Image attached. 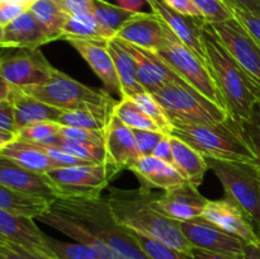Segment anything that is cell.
I'll use <instances>...</instances> for the list:
<instances>
[{"instance_id":"cell-1","label":"cell","mask_w":260,"mask_h":259,"mask_svg":"<svg viewBox=\"0 0 260 259\" xmlns=\"http://www.w3.org/2000/svg\"><path fill=\"white\" fill-rule=\"evenodd\" d=\"M155 192L112 187L107 197L116 220L127 230L167 244L189 256L193 246L183 234L179 221L168 217L154 205Z\"/></svg>"},{"instance_id":"cell-2","label":"cell","mask_w":260,"mask_h":259,"mask_svg":"<svg viewBox=\"0 0 260 259\" xmlns=\"http://www.w3.org/2000/svg\"><path fill=\"white\" fill-rule=\"evenodd\" d=\"M203 42L208 68L222 96L226 111L238 123L248 121L259 103V89L223 47L208 22H206L203 29Z\"/></svg>"},{"instance_id":"cell-3","label":"cell","mask_w":260,"mask_h":259,"mask_svg":"<svg viewBox=\"0 0 260 259\" xmlns=\"http://www.w3.org/2000/svg\"><path fill=\"white\" fill-rule=\"evenodd\" d=\"M52 203L81 221L94 235L124 259H151L142 250L131 231L116 220L107 198L102 196L58 197Z\"/></svg>"},{"instance_id":"cell-4","label":"cell","mask_w":260,"mask_h":259,"mask_svg":"<svg viewBox=\"0 0 260 259\" xmlns=\"http://www.w3.org/2000/svg\"><path fill=\"white\" fill-rule=\"evenodd\" d=\"M172 136L178 137L206 159L256 164V157L241 124L229 118L216 124H184L174 122Z\"/></svg>"},{"instance_id":"cell-5","label":"cell","mask_w":260,"mask_h":259,"mask_svg":"<svg viewBox=\"0 0 260 259\" xmlns=\"http://www.w3.org/2000/svg\"><path fill=\"white\" fill-rule=\"evenodd\" d=\"M23 90L38 101L62 111H88L106 118H111L114 107L118 103L108 91L90 88L57 69L45 84Z\"/></svg>"},{"instance_id":"cell-6","label":"cell","mask_w":260,"mask_h":259,"mask_svg":"<svg viewBox=\"0 0 260 259\" xmlns=\"http://www.w3.org/2000/svg\"><path fill=\"white\" fill-rule=\"evenodd\" d=\"M152 95L172 122L184 124H216L230 118L223 107L210 101L188 83H173Z\"/></svg>"},{"instance_id":"cell-7","label":"cell","mask_w":260,"mask_h":259,"mask_svg":"<svg viewBox=\"0 0 260 259\" xmlns=\"http://www.w3.org/2000/svg\"><path fill=\"white\" fill-rule=\"evenodd\" d=\"M220 179L225 197L235 202L251 220L260 236V169L258 164L207 159Z\"/></svg>"},{"instance_id":"cell-8","label":"cell","mask_w":260,"mask_h":259,"mask_svg":"<svg viewBox=\"0 0 260 259\" xmlns=\"http://www.w3.org/2000/svg\"><path fill=\"white\" fill-rule=\"evenodd\" d=\"M124 170L114 163L60 167L48 172L58 197H101L102 190Z\"/></svg>"},{"instance_id":"cell-9","label":"cell","mask_w":260,"mask_h":259,"mask_svg":"<svg viewBox=\"0 0 260 259\" xmlns=\"http://www.w3.org/2000/svg\"><path fill=\"white\" fill-rule=\"evenodd\" d=\"M155 53L162 61H165L185 83L207 96L210 101L225 108V103L213 80L210 68L184 43L180 42L179 38L172 30L169 29L164 45Z\"/></svg>"},{"instance_id":"cell-10","label":"cell","mask_w":260,"mask_h":259,"mask_svg":"<svg viewBox=\"0 0 260 259\" xmlns=\"http://www.w3.org/2000/svg\"><path fill=\"white\" fill-rule=\"evenodd\" d=\"M0 71L10 85L25 89L50 80L55 68L40 48L3 47L0 48Z\"/></svg>"},{"instance_id":"cell-11","label":"cell","mask_w":260,"mask_h":259,"mask_svg":"<svg viewBox=\"0 0 260 259\" xmlns=\"http://www.w3.org/2000/svg\"><path fill=\"white\" fill-rule=\"evenodd\" d=\"M208 24L234 60L260 89V45L255 38L235 17Z\"/></svg>"},{"instance_id":"cell-12","label":"cell","mask_w":260,"mask_h":259,"mask_svg":"<svg viewBox=\"0 0 260 259\" xmlns=\"http://www.w3.org/2000/svg\"><path fill=\"white\" fill-rule=\"evenodd\" d=\"M33 220L35 218L0 208V240L23 246L48 259H56L48 245V235Z\"/></svg>"},{"instance_id":"cell-13","label":"cell","mask_w":260,"mask_h":259,"mask_svg":"<svg viewBox=\"0 0 260 259\" xmlns=\"http://www.w3.org/2000/svg\"><path fill=\"white\" fill-rule=\"evenodd\" d=\"M152 13L156 14L169 29L177 36L180 42L184 43L192 52H194L206 65L207 53L203 42V29L206 20L202 17H189L173 9L165 3V0H146Z\"/></svg>"},{"instance_id":"cell-14","label":"cell","mask_w":260,"mask_h":259,"mask_svg":"<svg viewBox=\"0 0 260 259\" xmlns=\"http://www.w3.org/2000/svg\"><path fill=\"white\" fill-rule=\"evenodd\" d=\"M180 229L193 248L229 255H243L245 241L226 233L203 217L179 221Z\"/></svg>"},{"instance_id":"cell-15","label":"cell","mask_w":260,"mask_h":259,"mask_svg":"<svg viewBox=\"0 0 260 259\" xmlns=\"http://www.w3.org/2000/svg\"><path fill=\"white\" fill-rule=\"evenodd\" d=\"M202 217L245 243L260 244V236L249 216L229 198L208 200Z\"/></svg>"},{"instance_id":"cell-16","label":"cell","mask_w":260,"mask_h":259,"mask_svg":"<svg viewBox=\"0 0 260 259\" xmlns=\"http://www.w3.org/2000/svg\"><path fill=\"white\" fill-rule=\"evenodd\" d=\"M70 43L86 61L89 68L102 80L106 91L122 99V89L114 68L113 58L108 48V40H80L68 38Z\"/></svg>"},{"instance_id":"cell-17","label":"cell","mask_w":260,"mask_h":259,"mask_svg":"<svg viewBox=\"0 0 260 259\" xmlns=\"http://www.w3.org/2000/svg\"><path fill=\"white\" fill-rule=\"evenodd\" d=\"M207 203L208 200L198 192V188L188 182L164 193H156L154 200L157 210L177 221L202 217Z\"/></svg>"},{"instance_id":"cell-18","label":"cell","mask_w":260,"mask_h":259,"mask_svg":"<svg viewBox=\"0 0 260 259\" xmlns=\"http://www.w3.org/2000/svg\"><path fill=\"white\" fill-rule=\"evenodd\" d=\"M169 27L154 13H136L117 33L116 38L156 52L167 40Z\"/></svg>"},{"instance_id":"cell-19","label":"cell","mask_w":260,"mask_h":259,"mask_svg":"<svg viewBox=\"0 0 260 259\" xmlns=\"http://www.w3.org/2000/svg\"><path fill=\"white\" fill-rule=\"evenodd\" d=\"M124 42V41H123ZM136 61L137 80L145 91L155 94L173 83H185L165 61L155 52L124 42Z\"/></svg>"},{"instance_id":"cell-20","label":"cell","mask_w":260,"mask_h":259,"mask_svg":"<svg viewBox=\"0 0 260 259\" xmlns=\"http://www.w3.org/2000/svg\"><path fill=\"white\" fill-rule=\"evenodd\" d=\"M0 184L50 201L57 198V193L47 175L25 169L4 155H0Z\"/></svg>"},{"instance_id":"cell-21","label":"cell","mask_w":260,"mask_h":259,"mask_svg":"<svg viewBox=\"0 0 260 259\" xmlns=\"http://www.w3.org/2000/svg\"><path fill=\"white\" fill-rule=\"evenodd\" d=\"M38 220L45 222L46 225L51 226V228L56 229V230L61 231L66 236L78 241V243L94 246L99 251L101 259H124L117 251L109 248L98 236L94 235L81 221H79L78 218L71 216L70 213L58 208L53 203H51L50 207L46 210V212L42 216L38 217Z\"/></svg>"},{"instance_id":"cell-22","label":"cell","mask_w":260,"mask_h":259,"mask_svg":"<svg viewBox=\"0 0 260 259\" xmlns=\"http://www.w3.org/2000/svg\"><path fill=\"white\" fill-rule=\"evenodd\" d=\"M128 170L136 175L140 189L145 193L151 192L152 188H159L165 192L187 182L174 165L157 159L154 155L140 156Z\"/></svg>"},{"instance_id":"cell-23","label":"cell","mask_w":260,"mask_h":259,"mask_svg":"<svg viewBox=\"0 0 260 259\" xmlns=\"http://www.w3.org/2000/svg\"><path fill=\"white\" fill-rule=\"evenodd\" d=\"M107 155L111 163L128 169L141 155L137 149L134 130L123 123L112 113L108 126L106 128Z\"/></svg>"},{"instance_id":"cell-24","label":"cell","mask_w":260,"mask_h":259,"mask_svg":"<svg viewBox=\"0 0 260 259\" xmlns=\"http://www.w3.org/2000/svg\"><path fill=\"white\" fill-rule=\"evenodd\" d=\"M53 38L45 27L27 10L17 19L4 27L3 47L40 48L42 45L52 42Z\"/></svg>"},{"instance_id":"cell-25","label":"cell","mask_w":260,"mask_h":259,"mask_svg":"<svg viewBox=\"0 0 260 259\" xmlns=\"http://www.w3.org/2000/svg\"><path fill=\"white\" fill-rule=\"evenodd\" d=\"M9 99L14 108L15 124L18 131L28 124L37 123V122H57L62 114V109L46 104L38 101L35 96L25 93L23 89L12 86Z\"/></svg>"},{"instance_id":"cell-26","label":"cell","mask_w":260,"mask_h":259,"mask_svg":"<svg viewBox=\"0 0 260 259\" xmlns=\"http://www.w3.org/2000/svg\"><path fill=\"white\" fill-rule=\"evenodd\" d=\"M108 48L113 58L114 68L122 89V98H132L145 91L137 80L136 61L124 42L119 38L108 40Z\"/></svg>"},{"instance_id":"cell-27","label":"cell","mask_w":260,"mask_h":259,"mask_svg":"<svg viewBox=\"0 0 260 259\" xmlns=\"http://www.w3.org/2000/svg\"><path fill=\"white\" fill-rule=\"evenodd\" d=\"M172 146L173 165L188 183L198 188L203 183L207 170H210L207 159L190 145L175 136H172Z\"/></svg>"},{"instance_id":"cell-28","label":"cell","mask_w":260,"mask_h":259,"mask_svg":"<svg viewBox=\"0 0 260 259\" xmlns=\"http://www.w3.org/2000/svg\"><path fill=\"white\" fill-rule=\"evenodd\" d=\"M0 155L10 157L25 169L40 174H47L51 170L60 168V165L53 161L38 145L18 139L0 150Z\"/></svg>"},{"instance_id":"cell-29","label":"cell","mask_w":260,"mask_h":259,"mask_svg":"<svg viewBox=\"0 0 260 259\" xmlns=\"http://www.w3.org/2000/svg\"><path fill=\"white\" fill-rule=\"evenodd\" d=\"M52 201L37 196L25 195L0 184V208L19 213L32 218H38L46 212Z\"/></svg>"},{"instance_id":"cell-30","label":"cell","mask_w":260,"mask_h":259,"mask_svg":"<svg viewBox=\"0 0 260 259\" xmlns=\"http://www.w3.org/2000/svg\"><path fill=\"white\" fill-rule=\"evenodd\" d=\"M90 13L98 23L104 40L116 37L122 25L136 14L106 0H91Z\"/></svg>"},{"instance_id":"cell-31","label":"cell","mask_w":260,"mask_h":259,"mask_svg":"<svg viewBox=\"0 0 260 259\" xmlns=\"http://www.w3.org/2000/svg\"><path fill=\"white\" fill-rule=\"evenodd\" d=\"M28 10L47 29L53 41L61 40L62 28L69 14L58 4L57 0H35Z\"/></svg>"},{"instance_id":"cell-32","label":"cell","mask_w":260,"mask_h":259,"mask_svg":"<svg viewBox=\"0 0 260 259\" xmlns=\"http://www.w3.org/2000/svg\"><path fill=\"white\" fill-rule=\"evenodd\" d=\"M45 146H56L60 147L61 150L66 151L68 154L83 160L84 163L89 164H101V163H108V155L104 145H95V144H84V142H75V141H66L61 139L57 135L51 137L43 144Z\"/></svg>"},{"instance_id":"cell-33","label":"cell","mask_w":260,"mask_h":259,"mask_svg":"<svg viewBox=\"0 0 260 259\" xmlns=\"http://www.w3.org/2000/svg\"><path fill=\"white\" fill-rule=\"evenodd\" d=\"M80 38V40H104L98 23L91 13L69 15L62 28L61 40Z\"/></svg>"},{"instance_id":"cell-34","label":"cell","mask_w":260,"mask_h":259,"mask_svg":"<svg viewBox=\"0 0 260 259\" xmlns=\"http://www.w3.org/2000/svg\"><path fill=\"white\" fill-rule=\"evenodd\" d=\"M113 114L132 130L160 131L157 124L131 98L119 99L117 106L114 107Z\"/></svg>"},{"instance_id":"cell-35","label":"cell","mask_w":260,"mask_h":259,"mask_svg":"<svg viewBox=\"0 0 260 259\" xmlns=\"http://www.w3.org/2000/svg\"><path fill=\"white\" fill-rule=\"evenodd\" d=\"M132 101L157 124L160 131L165 135H172L173 131V122L167 114L165 109L162 108L161 104L156 101L154 95L149 91H141L132 96Z\"/></svg>"},{"instance_id":"cell-36","label":"cell","mask_w":260,"mask_h":259,"mask_svg":"<svg viewBox=\"0 0 260 259\" xmlns=\"http://www.w3.org/2000/svg\"><path fill=\"white\" fill-rule=\"evenodd\" d=\"M48 245L56 259H101L94 246L83 243H65L48 236Z\"/></svg>"},{"instance_id":"cell-37","label":"cell","mask_w":260,"mask_h":259,"mask_svg":"<svg viewBox=\"0 0 260 259\" xmlns=\"http://www.w3.org/2000/svg\"><path fill=\"white\" fill-rule=\"evenodd\" d=\"M109 118L88 111H63L58 118L57 123L61 126L79 127V128L94 130L106 132Z\"/></svg>"},{"instance_id":"cell-38","label":"cell","mask_w":260,"mask_h":259,"mask_svg":"<svg viewBox=\"0 0 260 259\" xmlns=\"http://www.w3.org/2000/svg\"><path fill=\"white\" fill-rule=\"evenodd\" d=\"M131 233L139 245L142 248V250L151 259H189V256L183 254L182 251L177 250L161 241H157L149 236L142 235V234L135 233V231H131Z\"/></svg>"},{"instance_id":"cell-39","label":"cell","mask_w":260,"mask_h":259,"mask_svg":"<svg viewBox=\"0 0 260 259\" xmlns=\"http://www.w3.org/2000/svg\"><path fill=\"white\" fill-rule=\"evenodd\" d=\"M61 124L57 122H37V123L28 124L18 131L17 139L30 144H43L51 137L56 136L60 130Z\"/></svg>"},{"instance_id":"cell-40","label":"cell","mask_w":260,"mask_h":259,"mask_svg":"<svg viewBox=\"0 0 260 259\" xmlns=\"http://www.w3.org/2000/svg\"><path fill=\"white\" fill-rule=\"evenodd\" d=\"M192 3L208 23H220L234 18L231 9L222 0H192Z\"/></svg>"},{"instance_id":"cell-41","label":"cell","mask_w":260,"mask_h":259,"mask_svg":"<svg viewBox=\"0 0 260 259\" xmlns=\"http://www.w3.org/2000/svg\"><path fill=\"white\" fill-rule=\"evenodd\" d=\"M57 136L66 140V141L84 142V144L104 145V142H106V132L79 128V127L61 126L57 132Z\"/></svg>"},{"instance_id":"cell-42","label":"cell","mask_w":260,"mask_h":259,"mask_svg":"<svg viewBox=\"0 0 260 259\" xmlns=\"http://www.w3.org/2000/svg\"><path fill=\"white\" fill-rule=\"evenodd\" d=\"M240 124L254 154H255L256 164L260 169V102L254 108L250 118Z\"/></svg>"},{"instance_id":"cell-43","label":"cell","mask_w":260,"mask_h":259,"mask_svg":"<svg viewBox=\"0 0 260 259\" xmlns=\"http://www.w3.org/2000/svg\"><path fill=\"white\" fill-rule=\"evenodd\" d=\"M135 139H136L137 149L141 156L152 155L155 147L159 144L165 134L161 131H149V130H134Z\"/></svg>"},{"instance_id":"cell-44","label":"cell","mask_w":260,"mask_h":259,"mask_svg":"<svg viewBox=\"0 0 260 259\" xmlns=\"http://www.w3.org/2000/svg\"><path fill=\"white\" fill-rule=\"evenodd\" d=\"M0 259H48L46 256L36 254L23 246L3 241L0 244Z\"/></svg>"},{"instance_id":"cell-45","label":"cell","mask_w":260,"mask_h":259,"mask_svg":"<svg viewBox=\"0 0 260 259\" xmlns=\"http://www.w3.org/2000/svg\"><path fill=\"white\" fill-rule=\"evenodd\" d=\"M0 132H9V134L18 135L14 108H13V104L9 99L0 101Z\"/></svg>"},{"instance_id":"cell-46","label":"cell","mask_w":260,"mask_h":259,"mask_svg":"<svg viewBox=\"0 0 260 259\" xmlns=\"http://www.w3.org/2000/svg\"><path fill=\"white\" fill-rule=\"evenodd\" d=\"M37 145V144H36ZM51 159L55 163H57L60 167H70V165H79V164H89V163H84L83 160L78 159V157L73 156V155L68 154L66 151L61 150L60 147L56 146H45V145H38Z\"/></svg>"},{"instance_id":"cell-47","label":"cell","mask_w":260,"mask_h":259,"mask_svg":"<svg viewBox=\"0 0 260 259\" xmlns=\"http://www.w3.org/2000/svg\"><path fill=\"white\" fill-rule=\"evenodd\" d=\"M231 12H233L234 17L249 30V33L255 38L256 42L260 45V17L239 9H231Z\"/></svg>"},{"instance_id":"cell-48","label":"cell","mask_w":260,"mask_h":259,"mask_svg":"<svg viewBox=\"0 0 260 259\" xmlns=\"http://www.w3.org/2000/svg\"><path fill=\"white\" fill-rule=\"evenodd\" d=\"M28 7L20 4H14V3H8L0 0V25L3 28L7 27L8 24L17 19L20 14L27 12Z\"/></svg>"},{"instance_id":"cell-49","label":"cell","mask_w":260,"mask_h":259,"mask_svg":"<svg viewBox=\"0 0 260 259\" xmlns=\"http://www.w3.org/2000/svg\"><path fill=\"white\" fill-rule=\"evenodd\" d=\"M69 15L90 13L91 0H57Z\"/></svg>"},{"instance_id":"cell-50","label":"cell","mask_w":260,"mask_h":259,"mask_svg":"<svg viewBox=\"0 0 260 259\" xmlns=\"http://www.w3.org/2000/svg\"><path fill=\"white\" fill-rule=\"evenodd\" d=\"M155 157L164 161L173 164V146H172V136L170 135H164L162 139L160 140L159 144L155 147L152 152Z\"/></svg>"},{"instance_id":"cell-51","label":"cell","mask_w":260,"mask_h":259,"mask_svg":"<svg viewBox=\"0 0 260 259\" xmlns=\"http://www.w3.org/2000/svg\"><path fill=\"white\" fill-rule=\"evenodd\" d=\"M230 9H239L260 17V0H222Z\"/></svg>"},{"instance_id":"cell-52","label":"cell","mask_w":260,"mask_h":259,"mask_svg":"<svg viewBox=\"0 0 260 259\" xmlns=\"http://www.w3.org/2000/svg\"><path fill=\"white\" fill-rule=\"evenodd\" d=\"M165 3L182 14L189 15V17H202L200 10L192 3V0H165Z\"/></svg>"},{"instance_id":"cell-53","label":"cell","mask_w":260,"mask_h":259,"mask_svg":"<svg viewBox=\"0 0 260 259\" xmlns=\"http://www.w3.org/2000/svg\"><path fill=\"white\" fill-rule=\"evenodd\" d=\"M189 259H244V255H229V254L215 253L205 249L193 248Z\"/></svg>"},{"instance_id":"cell-54","label":"cell","mask_w":260,"mask_h":259,"mask_svg":"<svg viewBox=\"0 0 260 259\" xmlns=\"http://www.w3.org/2000/svg\"><path fill=\"white\" fill-rule=\"evenodd\" d=\"M116 2L118 7L132 13H141L144 5L147 4L146 0H116Z\"/></svg>"},{"instance_id":"cell-55","label":"cell","mask_w":260,"mask_h":259,"mask_svg":"<svg viewBox=\"0 0 260 259\" xmlns=\"http://www.w3.org/2000/svg\"><path fill=\"white\" fill-rule=\"evenodd\" d=\"M243 255L244 259H260V244L245 243Z\"/></svg>"},{"instance_id":"cell-56","label":"cell","mask_w":260,"mask_h":259,"mask_svg":"<svg viewBox=\"0 0 260 259\" xmlns=\"http://www.w3.org/2000/svg\"><path fill=\"white\" fill-rule=\"evenodd\" d=\"M10 89H12V85L7 81V79L3 76L2 71H0V101H4V99L9 98Z\"/></svg>"},{"instance_id":"cell-57","label":"cell","mask_w":260,"mask_h":259,"mask_svg":"<svg viewBox=\"0 0 260 259\" xmlns=\"http://www.w3.org/2000/svg\"><path fill=\"white\" fill-rule=\"evenodd\" d=\"M15 140H17V135L9 134V132H0V150H3Z\"/></svg>"},{"instance_id":"cell-58","label":"cell","mask_w":260,"mask_h":259,"mask_svg":"<svg viewBox=\"0 0 260 259\" xmlns=\"http://www.w3.org/2000/svg\"><path fill=\"white\" fill-rule=\"evenodd\" d=\"M3 2H8V3H14V4H20V5H25V7L29 8V5L32 4L35 0H3Z\"/></svg>"},{"instance_id":"cell-59","label":"cell","mask_w":260,"mask_h":259,"mask_svg":"<svg viewBox=\"0 0 260 259\" xmlns=\"http://www.w3.org/2000/svg\"><path fill=\"white\" fill-rule=\"evenodd\" d=\"M3 38H4V28L0 25V48H2V45H3Z\"/></svg>"},{"instance_id":"cell-60","label":"cell","mask_w":260,"mask_h":259,"mask_svg":"<svg viewBox=\"0 0 260 259\" xmlns=\"http://www.w3.org/2000/svg\"><path fill=\"white\" fill-rule=\"evenodd\" d=\"M258 96H259V102H260V89L258 90Z\"/></svg>"},{"instance_id":"cell-61","label":"cell","mask_w":260,"mask_h":259,"mask_svg":"<svg viewBox=\"0 0 260 259\" xmlns=\"http://www.w3.org/2000/svg\"><path fill=\"white\" fill-rule=\"evenodd\" d=\"M2 243H3V241H2V240H0V244H2Z\"/></svg>"}]
</instances>
